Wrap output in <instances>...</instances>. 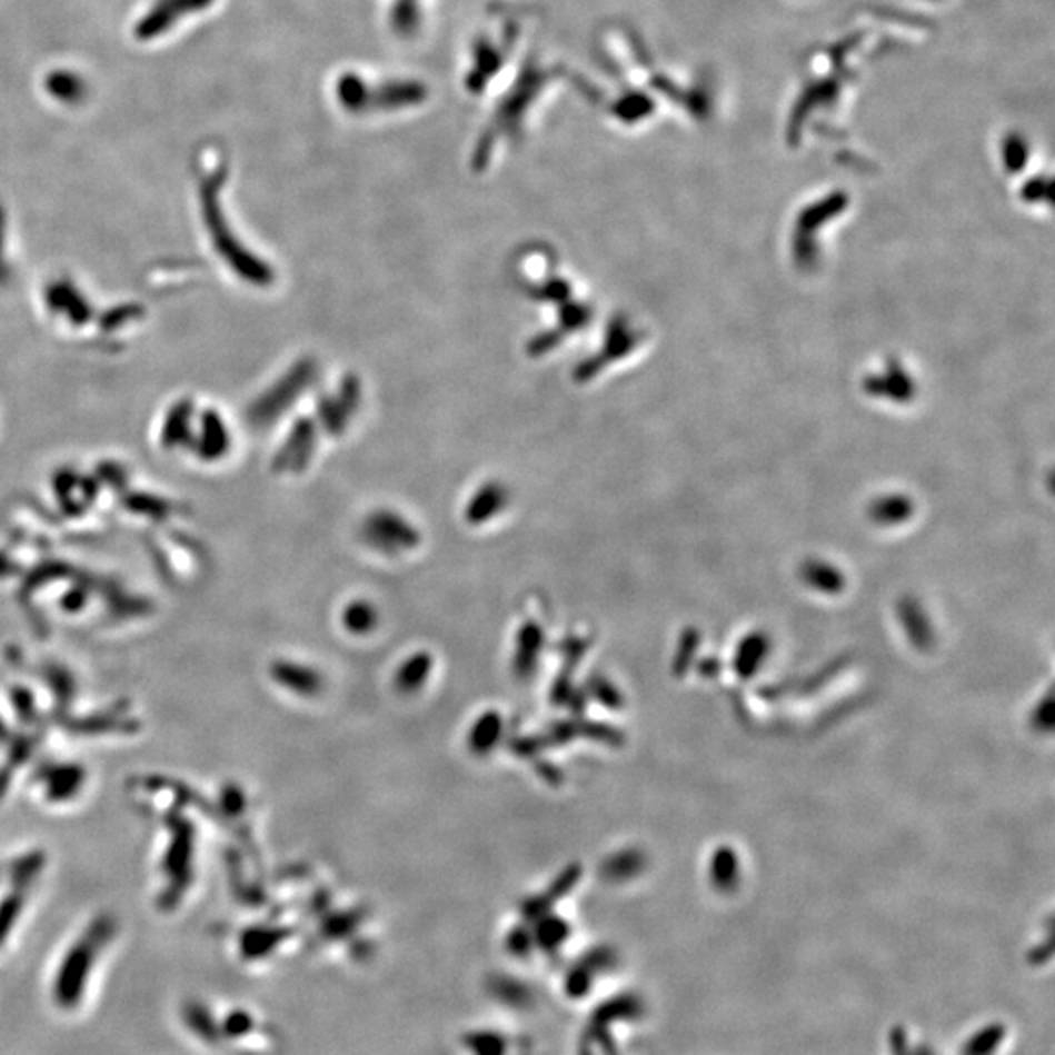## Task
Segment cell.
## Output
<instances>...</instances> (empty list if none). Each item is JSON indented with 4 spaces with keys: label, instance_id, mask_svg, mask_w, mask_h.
Masks as SVG:
<instances>
[{
    "label": "cell",
    "instance_id": "4",
    "mask_svg": "<svg viewBox=\"0 0 1055 1055\" xmlns=\"http://www.w3.org/2000/svg\"><path fill=\"white\" fill-rule=\"evenodd\" d=\"M1007 1028L1001 1023L987 1024L975 1032L962 1047V1055H995L1001 1044L1005 1042Z\"/></svg>",
    "mask_w": 1055,
    "mask_h": 1055
},
{
    "label": "cell",
    "instance_id": "3",
    "mask_svg": "<svg viewBox=\"0 0 1055 1055\" xmlns=\"http://www.w3.org/2000/svg\"><path fill=\"white\" fill-rule=\"evenodd\" d=\"M49 94L63 104H79L87 97V82L73 71H53L46 79Z\"/></svg>",
    "mask_w": 1055,
    "mask_h": 1055
},
{
    "label": "cell",
    "instance_id": "2",
    "mask_svg": "<svg viewBox=\"0 0 1055 1055\" xmlns=\"http://www.w3.org/2000/svg\"><path fill=\"white\" fill-rule=\"evenodd\" d=\"M210 4H213V0H157L153 9L136 26V38L141 41L155 40L169 32L178 20L193 12H202Z\"/></svg>",
    "mask_w": 1055,
    "mask_h": 1055
},
{
    "label": "cell",
    "instance_id": "6",
    "mask_svg": "<svg viewBox=\"0 0 1055 1055\" xmlns=\"http://www.w3.org/2000/svg\"><path fill=\"white\" fill-rule=\"evenodd\" d=\"M913 1055H928V1054L927 1052H917V1054H913Z\"/></svg>",
    "mask_w": 1055,
    "mask_h": 1055
},
{
    "label": "cell",
    "instance_id": "5",
    "mask_svg": "<svg viewBox=\"0 0 1055 1055\" xmlns=\"http://www.w3.org/2000/svg\"><path fill=\"white\" fill-rule=\"evenodd\" d=\"M182 1021H185L188 1031L192 1032L193 1036L206 1039V1042H213L218 1038V1028L210 1018V1011L203 1007L202 1003H196V1001L186 1003L185 1008H182Z\"/></svg>",
    "mask_w": 1055,
    "mask_h": 1055
},
{
    "label": "cell",
    "instance_id": "1",
    "mask_svg": "<svg viewBox=\"0 0 1055 1055\" xmlns=\"http://www.w3.org/2000/svg\"><path fill=\"white\" fill-rule=\"evenodd\" d=\"M112 928L110 920L100 918L67 951L51 985L57 1007L71 1011L81 1005L87 983L97 967L98 956L112 938Z\"/></svg>",
    "mask_w": 1055,
    "mask_h": 1055
}]
</instances>
